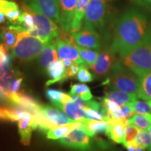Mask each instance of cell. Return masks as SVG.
Wrapping results in <instances>:
<instances>
[{
	"label": "cell",
	"instance_id": "6da1fadb",
	"mask_svg": "<svg viewBox=\"0 0 151 151\" xmlns=\"http://www.w3.org/2000/svg\"><path fill=\"white\" fill-rule=\"evenodd\" d=\"M151 34V22L143 13L131 9L118 19L111 49L120 58L139 46Z\"/></svg>",
	"mask_w": 151,
	"mask_h": 151
},
{
	"label": "cell",
	"instance_id": "7a4b0ae2",
	"mask_svg": "<svg viewBox=\"0 0 151 151\" xmlns=\"http://www.w3.org/2000/svg\"><path fill=\"white\" fill-rule=\"evenodd\" d=\"M121 62L139 77L151 71V34L139 46L121 58Z\"/></svg>",
	"mask_w": 151,
	"mask_h": 151
},
{
	"label": "cell",
	"instance_id": "3957f363",
	"mask_svg": "<svg viewBox=\"0 0 151 151\" xmlns=\"http://www.w3.org/2000/svg\"><path fill=\"white\" fill-rule=\"evenodd\" d=\"M49 41L31 35L28 32H22L18 33V39L12 48V54L22 61H29L39 56Z\"/></svg>",
	"mask_w": 151,
	"mask_h": 151
},
{
	"label": "cell",
	"instance_id": "277c9868",
	"mask_svg": "<svg viewBox=\"0 0 151 151\" xmlns=\"http://www.w3.org/2000/svg\"><path fill=\"white\" fill-rule=\"evenodd\" d=\"M37 129L47 133L50 129L76 122L57 108L41 104L33 115Z\"/></svg>",
	"mask_w": 151,
	"mask_h": 151
},
{
	"label": "cell",
	"instance_id": "5b68a950",
	"mask_svg": "<svg viewBox=\"0 0 151 151\" xmlns=\"http://www.w3.org/2000/svg\"><path fill=\"white\" fill-rule=\"evenodd\" d=\"M111 0H90L83 27L96 31L104 29L110 15Z\"/></svg>",
	"mask_w": 151,
	"mask_h": 151
},
{
	"label": "cell",
	"instance_id": "8992f818",
	"mask_svg": "<svg viewBox=\"0 0 151 151\" xmlns=\"http://www.w3.org/2000/svg\"><path fill=\"white\" fill-rule=\"evenodd\" d=\"M111 86L113 89L137 94L139 87V78L122 65L116 62L111 69Z\"/></svg>",
	"mask_w": 151,
	"mask_h": 151
},
{
	"label": "cell",
	"instance_id": "52a82bcc",
	"mask_svg": "<svg viewBox=\"0 0 151 151\" xmlns=\"http://www.w3.org/2000/svg\"><path fill=\"white\" fill-rule=\"evenodd\" d=\"M22 6L31 13L35 19V28L29 32L30 35L46 41L54 40L58 37V27L51 19L41 11L30 8L25 4H22Z\"/></svg>",
	"mask_w": 151,
	"mask_h": 151
},
{
	"label": "cell",
	"instance_id": "ba28073f",
	"mask_svg": "<svg viewBox=\"0 0 151 151\" xmlns=\"http://www.w3.org/2000/svg\"><path fill=\"white\" fill-rule=\"evenodd\" d=\"M90 137L86 131V126L83 123L82 127L76 128L66 137L60 139L59 141L66 147L80 151H89L91 148Z\"/></svg>",
	"mask_w": 151,
	"mask_h": 151
},
{
	"label": "cell",
	"instance_id": "9c48e42d",
	"mask_svg": "<svg viewBox=\"0 0 151 151\" xmlns=\"http://www.w3.org/2000/svg\"><path fill=\"white\" fill-rule=\"evenodd\" d=\"M72 41L77 46L82 48L99 50L101 41L98 32L96 30L83 27L78 31L73 32L71 35Z\"/></svg>",
	"mask_w": 151,
	"mask_h": 151
},
{
	"label": "cell",
	"instance_id": "30bf717a",
	"mask_svg": "<svg viewBox=\"0 0 151 151\" xmlns=\"http://www.w3.org/2000/svg\"><path fill=\"white\" fill-rule=\"evenodd\" d=\"M30 8L41 11L51 19L55 23L59 24V11L58 0H23Z\"/></svg>",
	"mask_w": 151,
	"mask_h": 151
},
{
	"label": "cell",
	"instance_id": "8fae6325",
	"mask_svg": "<svg viewBox=\"0 0 151 151\" xmlns=\"http://www.w3.org/2000/svg\"><path fill=\"white\" fill-rule=\"evenodd\" d=\"M59 24L64 33L70 31L71 24L78 0H58Z\"/></svg>",
	"mask_w": 151,
	"mask_h": 151
},
{
	"label": "cell",
	"instance_id": "7c38bea8",
	"mask_svg": "<svg viewBox=\"0 0 151 151\" xmlns=\"http://www.w3.org/2000/svg\"><path fill=\"white\" fill-rule=\"evenodd\" d=\"M116 63L115 53L110 49H105L99 52L96 62L90 68L95 75L102 76L111 71L113 66Z\"/></svg>",
	"mask_w": 151,
	"mask_h": 151
},
{
	"label": "cell",
	"instance_id": "4fadbf2b",
	"mask_svg": "<svg viewBox=\"0 0 151 151\" xmlns=\"http://www.w3.org/2000/svg\"><path fill=\"white\" fill-rule=\"evenodd\" d=\"M62 111L68 117L76 122H83L87 118L86 116V107L76 103L71 99L70 94H65L62 98Z\"/></svg>",
	"mask_w": 151,
	"mask_h": 151
},
{
	"label": "cell",
	"instance_id": "5bb4252c",
	"mask_svg": "<svg viewBox=\"0 0 151 151\" xmlns=\"http://www.w3.org/2000/svg\"><path fill=\"white\" fill-rule=\"evenodd\" d=\"M56 49L58 58L61 60H68L81 65L83 63L77 46L70 41L56 39Z\"/></svg>",
	"mask_w": 151,
	"mask_h": 151
},
{
	"label": "cell",
	"instance_id": "9a60e30c",
	"mask_svg": "<svg viewBox=\"0 0 151 151\" xmlns=\"http://www.w3.org/2000/svg\"><path fill=\"white\" fill-rule=\"evenodd\" d=\"M20 75L18 71L13 69L10 64L2 63L0 65V89L4 92L7 97L10 95L15 80Z\"/></svg>",
	"mask_w": 151,
	"mask_h": 151
},
{
	"label": "cell",
	"instance_id": "2e32d148",
	"mask_svg": "<svg viewBox=\"0 0 151 151\" xmlns=\"http://www.w3.org/2000/svg\"><path fill=\"white\" fill-rule=\"evenodd\" d=\"M128 124V119H111L109 120V125L106 130V135L113 142L122 143L124 141L125 127Z\"/></svg>",
	"mask_w": 151,
	"mask_h": 151
},
{
	"label": "cell",
	"instance_id": "e0dca14e",
	"mask_svg": "<svg viewBox=\"0 0 151 151\" xmlns=\"http://www.w3.org/2000/svg\"><path fill=\"white\" fill-rule=\"evenodd\" d=\"M37 124L34 120L33 115L29 112L24 113L23 118L18 121V132L20 137V142L28 146L31 141L33 130L37 129Z\"/></svg>",
	"mask_w": 151,
	"mask_h": 151
},
{
	"label": "cell",
	"instance_id": "ac0fdd59",
	"mask_svg": "<svg viewBox=\"0 0 151 151\" xmlns=\"http://www.w3.org/2000/svg\"><path fill=\"white\" fill-rule=\"evenodd\" d=\"M26 32L25 29L18 24H10L4 27L0 32V38L2 41V45L6 51L14 48L18 39V33Z\"/></svg>",
	"mask_w": 151,
	"mask_h": 151
},
{
	"label": "cell",
	"instance_id": "d6986e66",
	"mask_svg": "<svg viewBox=\"0 0 151 151\" xmlns=\"http://www.w3.org/2000/svg\"><path fill=\"white\" fill-rule=\"evenodd\" d=\"M9 99L10 103L20 106L32 114H34L41 106L33 97L24 92L11 94Z\"/></svg>",
	"mask_w": 151,
	"mask_h": 151
},
{
	"label": "cell",
	"instance_id": "ffe728a7",
	"mask_svg": "<svg viewBox=\"0 0 151 151\" xmlns=\"http://www.w3.org/2000/svg\"><path fill=\"white\" fill-rule=\"evenodd\" d=\"M47 69L50 78V80L46 83V85L47 86L55 83L57 82H62L68 78L65 66L61 60H57L52 62Z\"/></svg>",
	"mask_w": 151,
	"mask_h": 151
},
{
	"label": "cell",
	"instance_id": "44dd1931",
	"mask_svg": "<svg viewBox=\"0 0 151 151\" xmlns=\"http://www.w3.org/2000/svg\"><path fill=\"white\" fill-rule=\"evenodd\" d=\"M0 10L4 13L11 24H17L22 12L16 2L9 0H0Z\"/></svg>",
	"mask_w": 151,
	"mask_h": 151
},
{
	"label": "cell",
	"instance_id": "7402d4cb",
	"mask_svg": "<svg viewBox=\"0 0 151 151\" xmlns=\"http://www.w3.org/2000/svg\"><path fill=\"white\" fill-rule=\"evenodd\" d=\"M56 49V39L50 41L39 55V62L43 67L47 69L49 65L58 60Z\"/></svg>",
	"mask_w": 151,
	"mask_h": 151
},
{
	"label": "cell",
	"instance_id": "603a6c76",
	"mask_svg": "<svg viewBox=\"0 0 151 151\" xmlns=\"http://www.w3.org/2000/svg\"><path fill=\"white\" fill-rule=\"evenodd\" d=\"M90 0H78V3L75 9L74 14L71 21L70 31L73 32L78 31L81 29L82 20L86 16L87 9L89 5Z\"/></svg>",
	"mask_w": 151,
	"mask_h": 151
},
{
	"label": "cell",
	"instance_id": "cb8c5ba5",
	"mask_svg": "<svg viewBox=\"0 0 151 151\" xmlns=\"http://www.w3.org/2000/svg\"><path fill=\"white\" fill-rule=\"evenodd\" d=\"M82 122H73L71 123L60 126V127H54L50 129L47 132V138L49 139H60L67 136L69 132H71L76 128L82 127Z\"/></svg>",
	"mask_w": 151,
	"mask_h": 151
},
{
	"label": "cell",
	"instance_id": "d4e9b609",
	"mask_svg": "<svg viewBox=\"0 0 151 151\" xmlns=\"http://www.w3.org/2000/svg\"><path fill=\"white\" fill-rule=\"evenodd\" d=\"M108 99L114 101L115 102L121 106L127 104L133 103L137 99V95L134 94H130L122 90L113 89L106 94V97Z\"/></svg>",
	"mask_w": 151,
	"mask_h": 151
},
{
	"label": "cell",
	"instance_id": "484cf974",
	"mask_svg": "<svg viewBox=\"0 0 151 151\" xmlns=\"http://www.w3.org/2000/svg\"><path fill=\"white\" fill-rule=\"evenodd\" d=\"M137 97L146 101L151 99V71L139 76Z\"/></svg>",
	"mask_w": 151,
	"mask_h": 151
},
{
	"label": "cell",
	"instance_id": "4316f807",
	"mask_svg": "<svg viewBox=\"0 0 151 151\" xmlns=\"http://www.w3.org/2000/svg\"><path fill=\"white\" fill-rule=\"evenodd\" d=\"M86 126V131L90 137H94L99 133L106 132L109 125V121H100V120H90L86 118L83 121Z\"/></svg>",
	"mask_w": 151,
	"mask_h": 151
},
{
	"label": "cell",
	"instance_id": "83f0119b",
	"mask_svg": "<svg viewBox=\"0 0 151 151\" xmlns=\"http://www.w3.org/2000/svg\"><path fill=\"white\" fill-rule=\"evenodd\" d=\"M78 50L79 55L82 60L83 63L86 65L88 67H90L97 60L99 52L92 49L82 48V47L77 46Z\"/></svg>",
	"mask_w": 151,
	"mask_h": 151
},
{
	"label": "cell",
	"instance_id": "f1b7e54d",
	"mask_svg": "<svg viewBox=\"0 0 151 151\" xmlns=\"http://www.w3.org/2000/svg\"><path fill=\"white\" fill-rule=\"evenodd\" d=\"M128 124H132L141 129L148 130L151 125V115L134 114L128 120Z\"/></svg>",
	"mask_w": 151,
	"mask_h": 151
},
{
	"label": "cell",
	"instance_id": "f546056e",
	"mask_svg": "<svg viewBox=\"0 0 151 151\" xmlns=\"http://www.w3.org/2000/svg\"><path fill=\"white\" fill-rule=\"evenodd\" d=\"M69 94L80 96L85 101H88L92 98V94L90 92L89 87L83 83L73 84L71 86Z\"/></svg>",
	"mask_w": 151,
	"mask_h": 151
},
{
	"label": "cell",
	"instance_id": "4dcf8cb0",
	"mask_svg": "<svg viewBox=\"0 0 151 151\" xmlns=\"http://www.w3.org/2000/svg\"><path fill=\"white\" fill-rule=\"evenodd\" d=\"M5 110L9 121L11 122L19 121L20 119L23 118L24 113L27 112L22 107L16 104H14V106L11 107L5 108Z\"/></svg>",
	"mask_w": 151,
	"mask_h": 151
},
{
	"label": "cell",
	"instance_id": "1f68e13d",
	"mask_svg": "<svg viewBox=\"0 0 151 151\" xmlns=\"http://www.w3.org/2000/svg\"><path fill=\"white\" fill-rule=\"evenodd\" d=\"M46 94L48 99L50 100L52 104L58 109H62V98L65 93L61 90L55 89H48L46 90Z\"/></svg>",
	"mask_w": 151,
	"mask_h": 151
},
{
	"label": "cell",
	"instance_id": "d6a6232c",
	"mask_svg": "<svg viewBox=\"0 0 151 151\" xmlns=\"http://www.w3.org/2000/svg\"><path fill=\"white\" fill-rule=\"evenodd\" d=\"M135 142L138 146H142L145 149L151 151V137L146 130L140 129L135 139Z\"/></svg>",
	"mask_w": 151,
	"mask_h": 151
},
{
	"label": "cell",
	"instance_id": "836d02e7",
	"mask_svg": "<svg viewBox=\"0 0 151 151\" xmlns=\"http://www.w3.org/2000/svg\"><path fill=\"white\" fill-rule=\"evenodd\" d=\"M135 114L134 111L133 104L132 103L127 104L120 107V109L118 112L115 113L113 116V119H121V118H127L129 120Z\"/></svg>",
	"mask_w": 151,
	"mask_h": 151
},
{
	"label": "cell",
	"instance_id": "e575fe53",
	"mask_svg": "<svg viewBox=\"0 0 151 151\" xmlns=\"http://www.w3.org/2000/svg\"><path fill=\"white\" fill-rule=\"evenodd\" d=\"M140 129L132 124H128L125 127V136L123 143L124 146L125 147L128 143L135 141L136 137L139 134Z\"/></svg>",
	"mask_w": 151,
	"mask_h": 151
},
{
	"label": "cell",
	"instance_id": "d590c367",
	"mask_svg": "<svg viewBox=\"0 0 151 151\" xmlns=\"http://www.w3.org/2000/svg\"><path fill=\"white\" fill-rule=\"evenodd\" d=\"M76 78L81 83H90L94 81V76L88 70V67L84 64L79 65V71Z\"/></svg>",
	"mask_w": 151,
	"mask_h": 151
},
{
	"label": "cell",
	"instance_id": "8d00e7d4",
	"mask_svg": "<svg viewBox=\"0 0 151 151\" xmlns=\"http://www.w3.org/2000/svg\"><path fill=\"white\" fill-rule=\"evenodd\" d=\"M133 108L135 113L141 115H150L151 106L148 102L143 101H139L136 99L133 103Z\"/></svg>",
	"mask_w": 151,
	"mask_h": 151
},
{
	"label": "cell",
	"instance_id": "74e56055",
	"mask_svg": "<svg viewBox=\"0 0 151 151\" xmlns=\"http://www.w3.org/2000/svg\"><path fill=\"white\" fill-rule=\"evenodd\" d=\"M86 116L87 118L90 119V120L107 121L106 119L104 116L101 113V112H99V111L94 110V109L88 106L86 108Z\"/></svg>",
	"mask_w": 151,
	"mask_h": 151
},
{
	"label": "cell",
	"instance_id": "f35d334b",
	"mask_svg": "<svg viewBox=\"0 0 151 151\" xmlns=\"http://www.w3.org/2000/svg\"><path fill=\"white\" fill-rule=\"evenodd\" d=\"M2 63L10 64V58L3 45L0 44V65Z\"/></svg>",
	"mask_w": 151,
	"mask_h": 151
},
{
	"label": "cell",
	"instance_id": "ab89813d",
	"mask_svg": "<svg viewBox=\"0 0 151 151\" xmlns=\"http://www.w3.org/2000/svg\"><path fill=\"white\" fill-rule=\"evenodd\" d=\"M78 71H79V65L73 62V64L71 66L70 69H69V70L66 71L68 78H74V77L76 76L77 74H78Z\"/></svg>",
	"mask_w": 151,
	"mask_h": 151
},
{
	"label": "cell",
	"instance_id": "60d3db41",
	"mask_svg": "<svg viewBox=\"0 0 151 151\" xmlns=\"http://www.w3.org/2000/svg\"><path fill=\"white\" fill-rule=\"evenodd\" d=\"M132 1L151 11V0H132Z\"/></svg>",
	"mask_w": 151,
	"mask_h": 151
},
{
	"label": "cell",
	"instance_id": "b9f144b4",
	"mask_svg": "<svg viewBox=\"0 0 151 151\" xmlns=\"http://www.w3.org/2000/svg\"><path fill=\"white\" fill-rule=\"evenodd\" d=\"M0 121H9L4 107L0 106Z\"/></svg>",
	"mask_w": 151,
	"mask_h": 151
},
{
	"label": "cell",
	"instance_id": "7bdbcfd3",
	"mask_svg": "<svg viewBox=\"0 0 151 151\" xmlns=\"http://www.w3.org/2000/svg\"><path fill=\"white\" fill-rule=\"evenodd\" d=\"M138 145L137 143L135 142V141H132V142L128 143L127 146H125V148H127V151H136Z\"/></svg>",
	"mask_w": 151,
	"mask_h": 151
},
{
	"label": "cell",
	"instance_id": "ee69618b",
	"mask_svg": "<svg viewBox=\"0 0 151 151\" xmlns=\"http://www.w3.org/2000/svg\"><path fill=\"white\" fill-rule=\"evenodd\" d=\"M0 101L1 102H5V101H9L8 97H6L4 92L0 89ZM10 102V101H9Z\"/></svg>",
	"mask_w": 151,
	"mask_h": 151
},
{
	"label": "cell",
	"instance_id": "f6af8a7d",
	"mask_svg": "<svg viewBox=\"0 0 151 151\" xmlns=\"http://www.w3.org/2000/svg\"><path fill=\"white\" fill-rule=\"evenodd\" d=\"M6 20V17L4 13L0 10V25H2L4 24Z\"/></svg>",
	"mask_w": 151,
	"mask_h": 151
},
{
	"label": "cell",
	"instance_id": "bcb514c9",
	"mask_svg": "<svg viewBox=\"0 0 151 151\" xmlns=\"http://www.w3.org/2000/svg\"><path fill=\"white\" fill-rule=\"evenodd\" d=\"M145 149L144 148H143L142 146H138L137 149H136V151H145Z\"/></svg>",
	"mask_w": 151,
	"mask_h": 151
},
{
	"label": "cell",
	"instance_id": "7dc6e473",
	"mask_svg": "<svg viewBox=\"0 0 151 151\" xmlns=\"http://www.w3.org/2000/svg\"><path fill=\"white\" fill-rule=\"evenodd\" d=\"M148 130H149V134H150V137H151V125H150V127H149Z\"/></svg>",
	"mask_w": 151,
	"mask_h": 151
}]
</instances>
